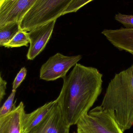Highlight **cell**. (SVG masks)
Returning <instances> with one entry per match:
<instances>
[{"mask_svg":"<svg viewBox=\"0 0 133 133\" xmlns=\"http://www.w3.org/2000/svg\"><path fill=\"white\" fill-rule=\"evenodd\" d=\"M102 77L97 68L77 63L63 78L62 88L56 101L69 127L76 125L97 100L102 92Z\"/></svg>","mask_w":133,"mask_h":133,"instance_id":"1","label":"cell"},{"mask_svg":"<svg viewBox=\"0 0 133 133\" xmlns=\"http://www.w3.org/2000/svg\"><path fill=\"white\" fill-rule=\"evenodd\" d=\"M56 100L46 103L30 113L25 112L22 121L23 133H27L41 123L57 104Z\"/></svg>","mask_w":133,"mask_h":133,"instance_id":"11","label":"cell"},{"mask_svg":"<svg viewBox=\"0 0 133 133\" xmlns=\"http://www.w3.org/2000/svg\"><path fill=\"white\" fill-rule=\"evenodd\" d=\"M73 133H77V132H75Z\"/></svg>","mask_w":133,"mask_h":133,"instance_id":"19","label":"cell"},{"mask_svg":"<svg viewBox=\"0 0 133 133\" xmlns=\"http://www.w3.org/2000/svg\"><path fill=\"white\" fill-rule=\"evenodd\" d=\"M58 103L43 122L27 133H69Z\"/></svg>","mask_w":133,"mask_h":133,"instance_id":"8","label":"cell"},{"mask_svg":"<svg viewBox=\"0 0 133 133\" xmlns=\"http://www.w3.org/2000/svg\"><path fill=\"white\" fill-rule=\"evenodd\" d=\"M16 90H12L11 94L5 102L0 109V117H3L10 113L15 104H13Z\"/></svg>","mask_w":133,"mask_h":133,"instance_id":"14","label":"cell"},{"mask_svg":"<svg viewBox=\"0 0 133 133\" xmlns=\"http://www.w3.org/2000/svg\"><path fill=\"white\" fill-rule=\"evenodd\" d=\"M102 33L115 47L133 54V29H105Z\"/></svg>","mask_w":133,"mask_h":133,"instance_id":"9","label":"cell"},{"mask_svg":"<svg viewBox=\"0 0 133 133\" xmlns=\"http://www.w3.org/2000/svg\"><path fill=\"white\" fill-rule=\"evenodd\" d=\"M37 0H0V27L12 22L20 23Z\"/></svg>","mask_w":133,"mask_h":133,"instance_id":"6","label":"cell"},{"mask_svg":"<svg viewBox=\"0 0 133 133\" xmlns=\"http://www.w3.org/2000/svg\"><path fill=\"white\" fill-rule=\"evenodd\" d=\"M29 44H30V40L27 32L21 30L4 47L9 48L20 47L23 46H28Z\"/></svg>","mask_w":133,"mask_h":133,"instance_id":"13","label":"cell"},{"mask_svg":"<svg viewBox=\"0 0 133 133\" xmlns=\"http://www.w3.org/2000/svg\"><path fill=\"white\" fill-rule=\"evenodd\" d=\"M115 18L122 24L126 28L133 29V15H123L119 13L116 15Z\"/></svg>","mask_w":133,"mask_h":133,"instance_id":"16","label":"cell"},{"mask_svg":"<svg viewBox=\"0 0 133 133\" xmlns=\"http://www.w3.org/2000/svg\"><path fill=\"white\" fill-rule=\"evenodd\" d=\"M76 125L77 133H124L112 115L100 105L89 111Z\"/></svg>","mask_w":133,"mask_h":133,"instance_id":"4","label":"cell"},{"mask_svg":"<svg viewBox=\"0 0 133 133\" xmlns=\"http://www.w3.org/2000/svg\"><path fill=\"white\" fill-rule=\"evenodd\" d=\"M27 74V70L25 67L21 68L12 83V90H16L22 82L25 79Z\"/></svg>","mask_w":133,"mask_h":133,"instance_id":"17","label":"cell"},{"mask_svg":"<svg viewBox=\"0 0 133 133\" xmlns=\"http://www.w3.org/2000/svg\"><path fill=\"white\" fill-rule=\"evenodd\" d=\"M56 21L52 20L27 32L30 40L28 60H33L43 50L52 35Z\"/></svg>","mask_w":133,"mask_h":133,"instance_id":"7","label":"cell"},{"mask_svg":"<svg viewBox=\"0 0 133 133\" xmlns=\"http://www.w3.org/2000/svg\"><path fill=\"white\" fill-rule=\"evenodd\" d=\"M25 112L22 102L16 107L15 105L10 113L0 117V133H23L22 121Z\"/></svg>","mask_w":133,"mask_h":133,"instance_id":"10","label":"cell"},{"mask_svg":"<svg viewBox=\"0 0 133 133\" xmlns=\"http://www.w3.org/2000/svg\"><path fill=\"white\" fill-rule=\"evenodd\" d=\"M7 83L5 80L3 79L1 75L0 76V102H1L4 97L6 94L5 90Z\"/></svg>","mask_w":133,"mask_h":133,"instance_id":"18","label":"cell"},{"mask_svg":"<svg viewBox=\"0 0 133 133\" xmlns=\"http://www.w3.org/2000/svg\"><path fill=\"white\" fill-rule=\"evenodd\" d=\"M132 55H133V54Z\"/></svg>","mask_w":133,"mask_h":133,"instance_id":"20","label":"cell"},{"mask_svg":"<svg viewBox=\"0 0 133 133\" xmlns=\"http://www.w3.org/2000/svg\"><path fill=\"white\" fill-rule=\"evenodd\" d=\"M100 106L115 118L123 132L133 125V65L116 74Z\"/></svg>","mask_w":133,"mask_h":133,"instance_id":"2","label":"cell"},{"mask_svg":"<svg viewBox=\"0 0 133 133\" xmlns=\"http://www.w3.org/2000/svg\"><path fill=\"white\" fill-rule=\"evenodd\" d=\"M93 0H73L63 13V15L68 13L76 12L82 7Z\"/></svg>","mask_w":133,"mask_h":133,"instance_id":"15","label":"cell"},{"mask_svg":"<svg viewBox=\"0 0 133 133\" xmlns=\"http://www.w3.org/2000/svg\"><path fill=\"white\" fill-rule=\"evenodd\" d=\"M20 23H8L0 27V46H4L21 30Z\"/></svg>","mask_w":133,"mask_h":133,"instance_id":"12","label":"cell"},{"mask_svg":"<svg viewBox=\"0 0 133 133\" xmlns=\"http://www.w3.org/2000/svg\"><path fill=\"white\" fill-rule=\"evenodd\" d=\"M81 55L66 56L57 53L49 58L41 67L40 77L46 81H53L66 77L68 71L78 63Z\"/></svg>","mask_w":133,"mask_h":133,"instance_id":"5","label":"cell"},{"mask_svg":"<svg viewBox=\"0 0 133 133\" xmlns=\"http://www.w3.org/2000/svg\"><path fill=\"white\" fill-rule=\"evenodd\" d=\"M73 0H37L20 23L22 30L28 32L52 20H57Z\"/></svg>","mask_w":133,"mask_h":133,"instance_id":"3","label":"cell"}]
</instances>
